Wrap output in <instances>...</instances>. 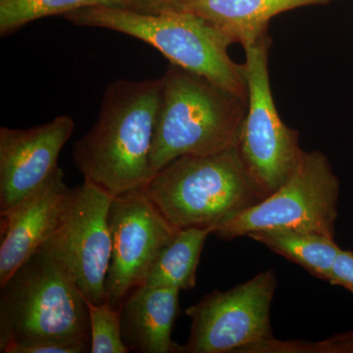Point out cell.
I'll use <instances>...</instances> for the list:
<instances>
[{"mask_svg":"<svg viewBox=\"0 0 353 353\" xmlns=\"http://www.w3.org/2000/svg\"><path fill=\"white\" fill-rule=\"evenodd\" d=\"M70 188L58 169L50 180L16 204L0 213V287L32 257L57 227Z\"/></svg>","mask_w":353,"mask_h":353,"instance_id":"cell-12","label":"cell"},{"mask_svg":"<svg viewBox=\"0 0 353 353\" xmlns=\"http://www.w3.org/2000/svg\"><path fill=\"white\" fill-rule=\"evenodd\" d=\"M113 197L85 180L70 189L57 227L39 248L63 268L85 299L95 304L106 301L112 252L108 217Z\"/></svg>","mask_w":353,"mask_h":353,"instance_id":"cell-8","label":"cell"},{"mask_svg":"<svg viewBox=\"0 0 353 353\" xmlns=\"http://www.w3.org/2000/svg\"><path fill=\"white\" fill-rule=\"evenodd\" d=\"M246 236L328 283L334 260L341 250L334 238L294 230H261Z\"/></svg>","mask_w":353,"mask_h":353,"instance_id":"cell-15","label":"cell"},{"mask_svg":"<svg viewBox=\"0 0 353 353\" xmlns=\"http://www.w3.org/2000/svg\"><path fill=\"white\" fill-rule=\"evenodd\" d=\"M180 290L143 285L121 304V334L130 352L180 353L181 345L171 338L179 313Z\"/></svg>","mask_w":353,"mask_h":353,"instance_id":"cell-14","label":"cell"},{"mask_svg":"<svg viewBox=\"0 0 353 353\" xmlns=\"http://www.w3.org/2000/svg\"><path fill=\"white\" fill-rule=\"evenodd\" d=\"M90 322V352L127 353L121 334L120 309L108 303L95 304L87 301Z\"/></svg>","mask_w":353,"mask_h":353,"instance_id":"cell-18","label":"cell"},{"mask_svg":"<svg viewBox=\"0 0 353 353\" xmlns=\"http://www.w3.org/2000/svg\"><path fill=\"white\" fill-rule=\"evenodd\" d=\"M339 194L340 182L326 155L303 150L277 192L222 223L212 234L232 241L261 230H294L334 238Z\"/></svg>","mask_w":353,"mask_h":353,"instance_id":"cell-7","label":"cell"},{"mask_svg":"<svg viewBox=\"0 0 353 353\" xmlns=\"http://www.w3.org/2000/svg\"><path fill=\"white\" fill-rule=\"evenodd\" d=\"M153 139V174L183 155H208L236 145L248 101L175 64L161 77Z\"/></svg>","mask_w":353,"mask_h":353,"instance_id":"cell-3","label":"cell"},{"mask_svg":"<svg viewBox=\"0 0 353 353\" xmlns=\"http://www.w3.org/2000/svg\"><path fill=\"white\" fill-rule=\"evenodd\" d=\"M334 1L339 0H165L150 13L199 16L245 48L268 32L269 22L279 14Z\"/></svg>","mask_w":353,"mask_h":353,"instance_id":"cell-13","label":"cell"},{"mask_svg":"<svg viewBox=\"0 0 353 353\" xmlns=\"http://www.w3.org/2000/svg\"><path fill=\"white\" fill-rule=\"evenodd\" d=\"M213 228L179 230L153 265L145 285L190 290L196 285V272L204 243Z\"/></svg>","mask_w":353,"mask_h":353,"instance_id":"cell-16","label":"cell"},{"mask_svg":"<svg viewBox=\"0 0 353 353\" xmlns=\"http://www.w3.org/2000/svg\"><path fill=\"white\" fill-rule=\"evenodd\" d=\"M307 353H353V332L336 334L326 340L308 341Z\"/></svg>","mask_w":353,"mask_h":353,"instance_id":"cell-20","label":"cell"},{"mask_svg":"<svg viewBox=\"0 0 353 353\" xmlns=\"http://www.w3.org/2000/svg\"><path fill=\"white\" fill-rule=\"evenodd\" d=\"M277 287L270 269L233 289L206 294L185 310L192 324L180 352L236 353L273 339L270 311Z\"/></svg>","mask_w":353,"mask_h":353,"instance_id":"cell-9","label":"cell"},{"mask_svg":"<svg viewBox=\"0 0 353 353\" xmlns=\"http://www.w3.org/2000/svg\"><path fill=\"white\" fill-rule=\"evenodd\" d=\"M112 252L105 281L106 301L119 309L145 285L153 265L179 230L152 201L145 187L113 197L109 209Z\"/></svg>","mask_w":353,"mask_h":353,"instance_id":"cell-10","label":"cell"},{"mask_svg":"<svg viewBox=\"0 0 353 353\" xmlns=\"http://www.w3.org/2000/svg\"><path fill=\"white\" fill-rule=\"evenodd\" d=\"M75 122L69 115L29 129L0 128V213L6 212L57 173Z\"/></svg>","mask_w":353,"mask_h":353,"instance_id":"cell-11","label":"cell"},{"mask_svg":"<svg viewBox=\"0 0 353 353\" xmlns=\"http://www.w3.org/2000/svg\"><path fill=\"white\" fill-rule=\"evenodd\" d=\"M271 46L267 32L243 48L248 111L236 145L246 173L263 199L289 180L303 152L299 131L287 126L276 108L268 69Z\"/></svg>","mask_w":353,"mask_h":353,"instance_id":"cell-6","label":"cell"},{"mask_svg":"<svg viewBox=\"0 0 353 353\" xmlns=\"http://www.w3.org/2000/svg\"><path fill=\"white\" fill-rule=\"evenodd\" d=\"M80 27L101 28L150 44L170 63L204 77L248 101L245 63L234 62L233 41L199 16L183 12L143 13L122 7L92 6L63 16Z\"/></svg>","mask_w":353,"mask_h":353,"instance_id":"cell-4","label":"cell"},{"mask_svg":"<svg viewBox=\"0 0 353 353\" xmlns=\"http://www.w3.org/2000/svg\"><path fill=\"white\" fill-rule=\"evenodd\" d=\"M161 90V78L109 83L94 126L73 146L83 180L113 196L146 187Z\"/></svg>","mask_w":353,"mask_h":353,"instance_id":"cell-1","label":"cell"},{"mask_svg":"<svg viewBox=\"0 0 353 353\" xmlns=\"http://www.w3.org/2000/svg\"><path fill=\"white\" fill-rule=\"evenodd\" d=\"M0 288V352L48 343L90 345L87 299L43 250Z\"/></svg>","mask_w":353,"mask_h":353,"instance_id":"cell-2","label":"cell"},{"mask_svg":"<svg viewBox=\"0 0 353 353\" xmlns=\"http://www.w3.org/2000/svg\"><path fill=\"white\" fill-rule=\"evenodd\" d=\"M92 6L122 7V0H0V34L6 37L41 18Z\"/></svg>","mask_w":353,"mask_h":353,"instance_id":"cell-17","label":"cell"},{"mask_svg":"<svg viewBox=\"0 0 353 353\" xmlns=\"http://www.w3.org/2000/svg\"><path fill=\"white\" fill-rule=\"evenodd\" d=\"M146 192L178 230L216 228L262 201L236 146L208 155H183L152 176Z\"/></svg>","mask_w":353,"mask_h":353,"instance_id":"cell-5","label":"cell"},{"mask_svg":"<svg viewBox=\"0 0 353 353\" xmlns=\"http://www.w3.org/2000/svg\"><path fill=\"white\" fill-rule=\"evenodd\" d=\"M165 0H122V8L138 12L150 13Z\"/></svg>","mask_w":353,"mask_h":353,"instance_id":"cell-21","label":"cell"},{"mask_svg":"<svg viewBox=\"0 0 353 353\" xmlns=\"http://www.w3.org/2000/svg\"><path fill=\"white\" fill-rule=\"evenodd\" d=\"M329 283L353 294V252L341 250L334 260Z\"/></svg>","mask_w":353,"mask_h":353,"instance_id":"cell-19","label":"cell"}]
</instances>
